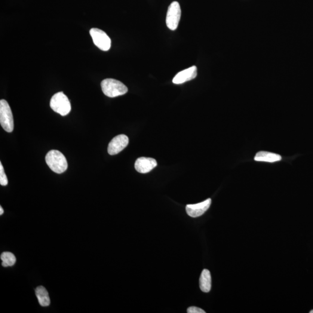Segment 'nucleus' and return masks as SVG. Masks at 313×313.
<instances>
[{"instance_id": "10", "label": "nucleus", "mask_w": 313, "mask_h": 313, "mask_svg": "<svg viewBox=\"0 0 313 313\" xmlns=\"http://www.w3.org/2000/svg\"><path fill=\"white\" fill-rule=\"evenodd\" d=\"M157 165V162L154 158L140 157L137 159L135 163V168L138 173L146 174L149 173Z\"/></svg>"}, {"instance_id": "12", "label": "nucleus", "mask_w": 313, "mask_h": 313, "mask_svg": "<svg viewBox=\"0 0 313 313\" xmlns=\"http://www.w3.org/2000/svg\"><path fill=\"white\" fill-rule=\"evenodd\" d=\"M212 280L210 271L204 269L202 272L200 278H199V287L202 292L207 293L211 289Z\"/></svg>"}, {"instance_id": "2", "label": "nucleus", "mask_w": 313, "mask_h": 313, "mask_svg": "<svg viewBox=\"0 0 313 313\" xmlns=\"http://www.w3.org/2000/svg\"><path fill=\"white\" fill-rule=\"evenodd\" d=\"M101 88L106 96L115 98L127 93L128 88L121 81L113 78H106L101 82Z\"/></svg>"}, {"instance_id": "18", "label": "nucleus", "mask_w": 313, "mask_h": 313, "mask_svg": "<svg viewBox=\"0 0 313 313\" xmlns=\"http://www.w3.org/2000/svg\"><path fill=\"white\" fill-rule=\"evenodd\" d=\"M310 313H313V311H312L310 312Z\"/></svg>"}, {"instance_id": "16", "label": "nucleus", "mask_w": 313, "mask_h": 313, "mask_svg": "<svg viewBox=\"0 0 313 313\" xmlns=\"http://www.w3.org/2000/svg\"><path fill=\"white\" fill-rule=\"evenodd\" d=\"M188 313H205V312L204 310H202L200 308H197V307L192 306L190 307L188 309Z\"/></svg>"}, {"instance_id": "14", "label": "nucleus", "mask_w": 313, "mask_h": 313, "mask_svg": "<svg viewBox=\"0 0 313 313\" xmlns=\"http://www.w3.org/2000/svg\"><path fill=\"white\" fill-rule=\"evenodd\" d=\"M2 265L4 267L12 266L16 263L17 259L14 254L10 252H5L1 255Z\"/></svg>"}, {"instance_id": "13", "label": "nucleus", "mask_w": 313, "mask_h": 313, "mask_svg": "<svg viewBox=\"0 0 313 313\" xmlns=\"http://www.w3.org/2000/svg\"><path fill=\"white\" fill-rule=\"evenodd\" d=\"M36 294L38 297L39 305L41 306H48L50 305L51 300L47 290L44 287H39L36 288Z\"/></svg>"}, {"instance_id": "3", "label": "nucleus", "mask_w": 313, "mask_h": 313, "mask_svg": "<svg viewBox=\"0 0 313 313\" xmlns=\"http://www.w3.org/2000/svg\"><path fill=\"white\" fill-rule=\"evenodd\" d=\"M50 107L55 112L62 116L69 115L72 109L71 104H70L68 98L63 92L55 94L52 97L50 101Z\"/></svg>"}, {"instance_id": "5", "label": "nucleus", "mask_w": 313, "mask_h": 313, "mask_svg": "<svg viewBox=\"0 0 313 313\" xmlns=\"http://www.w3.org/2000/svg\"><path fill=\"white\" fill-rule=\"evenodd\" d=\"M181 17V8L179 3L174 1L169 6L166 23L169 29L171 30H176L179 24Z\"/></svg>"}, {"instance_id": "9", "label": "nucleus", "mask_w": 313, "mask_h": 313, "mask_svg": "<svg viewBox=\"0 0 313 313\" xmlns=\"http://www.w3.org/2000/svg\"><path fill=\"white\" fill-rule=\"evenodd\" d=\"M197 76V68L196 66L182 70L175 76L173 82L175 84H182L187 81L192 80Z\"/></svg>"}, {"instance_id": "17", "label": "nucleus", "mask_w": 313, "mask_h": 313, "mask_svg": "<svg viewBox=\"0 0 313 313\" xmlns=\"http://www.w3.org/2000/svg\"><path fill=\"white\" fill-rule=\"evenodd\" d=\"M3 214H4V210H3L2 207H0V215H2Z\"/></svg>"}, {"instance_id": "6", "label": "nucleus", "mask_w": 313, "mask_h": 313, "mask_svg": "<svg viewBox=\"0 0 313 313\" xmlns=\"http://www.w3.org/2000/svg\"><path fill=\"white\" fill-rule=\"evenodd\" d=\"M90 35L94 44L103 51H107L111 47V39L103 30L93 28L90 30Z\"/></svg>"}, {"instance_id": "7", "label": "nucleus", "mask_w": 313, "mask_h": 313, "mask_svg": "<svg viewBox=\"0 0 313 313\" xmlns=\"http://www.w3.org/2000/svg\"><path fill=\"white\" fill-rule=\"evenodd\" d=\"M129 139L125 135L121 134L113 138L109 144L107 151L110 155H116L120 153L127 147Z\"/></svg>"}, {"instance_id": "11", "label": "nucleus", "mask_w": 313, "mask_h": 313, "mask_svg": "<svg viewBox=\"0 0 313 313\" xmlns=\"http://www.w3.org/2000/svg\"><path fill=\"white\" fill-rule=\"evenodd\" d=\"M280 155L268 152H259L256 153L254 159L256 161L275 162L281 160Z\"/></svg>"}, {"instance_id": "1", "label": "nucleus", "mask_w": 313, "mask_h": 313, "mask_svg": "<svg viewBox=\"0 0 313 313\" xmlns=\"http://www.w3.org/2000/svg\"><path fill=\"white\" fill-rule=\"evenodd\" d=\"M45 161L51 170L57 174H62L68 168L65 156L58 150L49 152L45 156Z\"/></svg>"}, {"instance_id": "4", "label": "nucleus", "mask_w": 313, "mask_h": 313, "mask_svg": "<svg viewBox=\"0 0 313 313\" xmlns=\"http://www.w3.org/2000/svg\"><path fill=\"white\" fill-rule=\"evenodd\" d=\"M0 124L7 133L14 130V122L12 110L8 103L4 99L0 100Z\"/></svg>"}, {"instance_id": "15", "label": "nucleus", "mask_w": 313, "mask_h": 313, "mask_svg": "<svg viewBox=\"0 0 313 313\" xmlns=\"http://www.w3.org/2000/svg\"><path fill=\"white\" fill-rule=\"evenodd\" d=\"M8 181L7 176L4 172L1 162H0V185L1 186H7Z\"/></svg>"}, {"instance_id": "8", "label": "nucleus", "mask_w": 313, "mask_h": 313, "mask_svg": "<svg viewBox=\"0 0 313 313\" xmlns=\"http://www.w3.org/2000/svg\"><path fill=\"white\" fill-rule=\"evenodd\" d=\"M211 202V199L208 198L200 203L187 205L186 213L189 216L192 217L200 216L210 207Z\"/></svg>"}]
</instances>
